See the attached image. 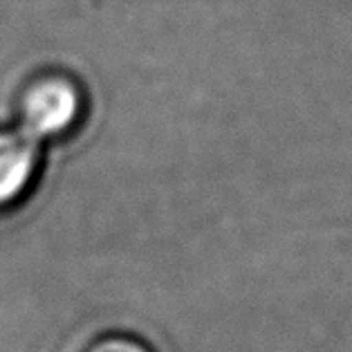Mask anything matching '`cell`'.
<instances>
[{"label":"cell","mask_w":352,"mask_h":352,"mask_svg":"<svg viewBox=\"0 0 352 352\" xmlns=\"http://www.w3.org/2000/svg\"><path fill=\"white\" fill-rule=\"evenodd\" d=\"M83 113V97L76 83L61 74L32 81L21 99V131L34 140H52L72 131Z\"/></svg>","instance_id":"obj_1"},{"label":"cell","mask_w":352,"mask_h":352,"mask_svg":"<svg viewBox=\"0 0 352 352\" xmlns=\"http://www.w3.org/2000/svg\"><path fill=\"white\" fill-rule=\"evenodd\" d=\"M41 153L25 131H0V216L14 211L32 193Z\"/></svg>","instance_id":"obj_2"},{"label":"cell","mask_w":352,"mask_h":352,"mask_svg":"<svg viewBox=\"0 0 352 352\" xmlns=\"http://www.w3.org/2000/svg\"><path fill=\"white\" fill-rule=\"evenodd\" d=\"M79 352H155L151 343L128 332H106L88 341Z\"/></svg>","instance_id":"obj_3"}]
</instances>
